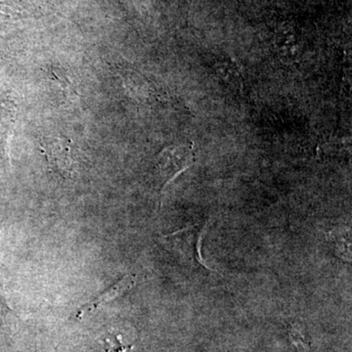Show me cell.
Segmentation results:
<instances>
[{"mask_svg": "<svg viewBox=\"0 0 352 352\" xmlns=\"http://www.w3.org/2000/svg\"><path fill=\"white\" fill-rule=\"evenodd\" d=\"M195 163L193 143L168 146L157 157V176L161 183V192L180 173Z\"/></svg>", "mask_w": 352, "mask_h": 352, "instance_id": "1", "label": "cell"}, {"mask_svg": "<svg viewBox=\"0 0 352 352\" xmlns=\"http://www.w3.org/2000/svg\"><path fill=\"white\" fill-rule=\"evenodd\" d=\"M44 156L52 170L63 177H74L76 173L75 150L63 138H48L41 143Z\"/></svg>", "mask_w": 352, "mask_h": 352, "instance_id": "2", "label": "cell"}, {"mask_svg": "<svg viewBox=\"0 0 352 352\" xmlns=\"http://www.w3.org/2000/svg\"><path fill=\"white\" fill-rule=\"evenodd\" d=\"M206 227H207V224L197 223L195 226L180 229V230L166 236L177 239L180 245H182L183 254L186 256V258L194 264L200 265L207 270V266L204 263L203 258L201 256V239H203Z\"/></svg>", "mask_w": 352, "mask_h": 352, "instance_id": "3", "label": "cell"}, {"mask_svg": "<svg viewBox=\"0 0 352 352\" xmlns=\"http://www.w3.org/2000/svg\"><path fill=\"white\" fill-rule=\"evenodd\" d=\"M136 278L134 275H126L122 277L120 281L110 287L107 291L102 293L101 295L96 296L94 300H90L89 302L83 305L80 309L76 311V318L82 319L83 317L87 316V315L91 314L95 310L98 309L102 305H105L110 302H113L116 298H120L126 293L129 289H131L132 287L135 284Z\"/></svg>", "mask_w": 352, "mask_h": 352, "instance_id": "4", "label": "cell"}, {"mask_svg": "<svg viewBox=\"0 0 352 352\" xmlns=\"http://www.w3.org/2000/svg\"><path fill=\"white\" fill-rule=\"evenodd\" d=\"M104 344L107 352H126L133 347V344L124 340L122 333L115 332H109L104 338Z\"/></svg>", "mask_w": 352, "mask_h": 352, "instance_id": "5", "label": "cell"}, {"mask_svg": "<svg viewBox=\"0 0 352 352\" xmlns=\"http://www.w3.org/2000/svg\"><path fill=\"white\" fill-rule=\"evenodd\" d=\"M289 340L292 344L296 346L300 352H308L310 351V340H308L307 336L305 335L302 326L298 324L292 326L289 329Z\"/></svg>", "mask_w": 352, "mask_h": 352, "instance_id": "6", "label": "cell"}, {"mask_svg": "<svg viewBox=\"0 0 352 352\" xmlns=\"http://www.w3.org/2000/svg\"><path fill=\"white\" fill-rule=\"evenodd\" d=\"M217 71H219V75L227 82L232 83L234 85H239L241 80L240 72L237 71L235 65L230 63L229 61L220 62L219 66H217Z\"/></svg>", "mask_w": 352, "mask_h": 352, "instance_id": "7", "label": "cell"}, {"mask_svg": "<svg viewBox=\"0 0 352 352\" xmlns=\"http://www.w3.org/2000/svg\"><path fill=\"white\" fill-rule=\"evenodd\" d=\"M328 239L336 245V248H337L338 250L340 249V256H342V258L351 256V254H349V251H347V250L351 248V242H349L347 236H344H344H340V234L331 232L329 234Z\"/></svg>", "mask_w": 352, "mask_h": 352, "instance_id": "8", "label": "cell"}]
</instances>
